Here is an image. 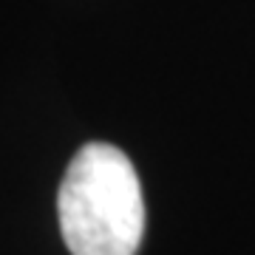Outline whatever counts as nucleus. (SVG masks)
<instances>
[{
  "label": "nucleus",
  "instance_id": "f257e3e1",
  "mask_svg": "<svg viewBox=\"0 0 255 255\" xmlns=\"http://www.w3.org/2000/svg\"><path fill=\"white\" fill-rule=\"evenodd\" d=\"M57 216L71 255H136L145 201L130 159L108 142L82 145L60 184Z\"/></svg>",
  "mask_w": 255,
  "mask_h": 255
}]
</instances>
